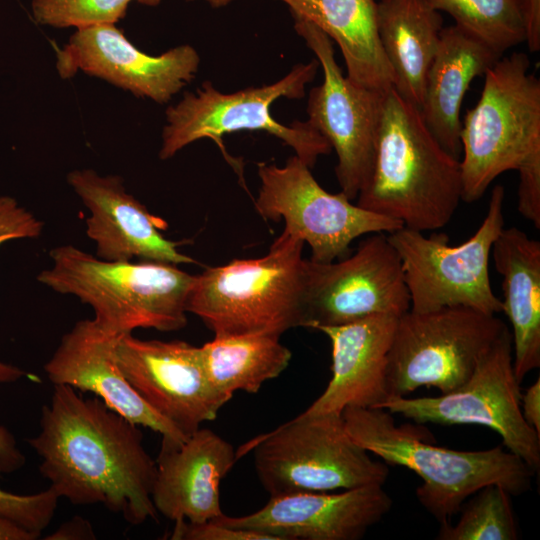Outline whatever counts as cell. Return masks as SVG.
Masks as SVG:
<instances>
[{
    "label": "cell",
    "instance_id": "obj_9",
    "mask_svg": "<svg viewBox=\"0 0 540 540\" xmlns=\"http://www.w3.org/2000/svg\"><path fill=\"white\" fill-rule=\"evenodd\" d=\"M504 200V187L496 185L484 220L460 245H450L445 233L425 236L407 227L387 235L401 260L411 311L464 306L492 315L502 312L491 287L489 259L504 228Z\"/></svg>",
    "mask_w": 540,
    "mask_h": 540
},
{
    "label": "cell",
    "instance_id": "obj_35",
    "mask_svg": "<svg viewBox=\"0 0 540 540\" xmlns=\"http://www.w3.org/2000/svg\"><path fill=\"white\" fill-rule=\"evenodd\" d=\"M523 9L527 37L526 42L531 52L540 50V0H520Z\"/></svg>",
    "mask_w": 540,
    "mask_h": 540
},
{
    "label": "cell",
    "instance_id": "obj_30",
    "mask_svg": "<svg viewBox=\"0 0 540 540\" xmlns=\"http://www.w3.org/2000/svg\"><path fill=\"white\" fill-rule=\"evenodd\" d=\"M59 499L50 486L31 495L13 494L0 487V518L14 523L38 539L50 524Z\"/></svg>",
    "mask_w": 540,
    "mask_h": 540
},
{
    "label": "cell",
    "instance_id": "obj_33",
    "mask_svg": "<svg viewBox=\"0 0 540 540\" xmlns=\"http://www.w3.org/2000/svg\"><path fill=\"white\" fill-rule=\"evenodd\" d=\"M519 213L540 229V160L531 161L519 170Z\"/></svg>",
    "mask_w": 540,
    "mask_h": 540
},
{
    "label": "cell",
    "instance_id": "obj_10",
    "mask_svg": "<svg viewBox=\"0 0 540 540\" xmlns=\"http://www.w3.org/2000/svg\"><path fill=\"white\" fill-rule=\"evenodd\" d=\"M506 327L496 315L464 306L409 309L398 317L388 353L389 398L406 397L420 387L441 394L458 389Z\"/></svg>",
    "mask_w": 540,
    "mask_h": 540
},
{
    "label": "cell",
    "instance_id": "obj_18",
    "mask_svg": "<svg viewBox=\"0 0 540 540\" xmlns=\"http://www.w3.org/2000/svg\"><path fill=\"white\" fill-rule=\"evenodd\" d=\"M67 182L89 210L86 234L96 244V256L106 261L196 263L181 253L178 242L165 238L167 227L139 200L128 193L117 175H100L93 169H76Z\"/></svg>",
    "mask_w": 540,
    "mask_h": 540
},
{
    "label": "cell",
    "instance_id": "obj_25",
    "mask_svg": "<svg viewBox=\"0 0 540 540\" xmlns=\"http://www.w3.org/2000/svg\"><path fill=\"white\" fill-rule=\"evenodd\" d=\"M443 19L426 0H381L377 28L396 91L420 109L428 69L438 48Z\"/></svg>",
    "mask_w": 540,
    "mask_h": 540
},
{
    "label": "cell",
    "instance_id": "obj_14",
    "mask_svg": "<svg viewBox=\"0 0 540 540\" xmlns=\"http://www.w3.org/2000/svg\"><path fill=\"white\" fill-rule=\"evenodd\" d=\"M409 309L400 257L383 233L366 237L342 259L305 260V328L318 330L375 314L400 317Z\"/></svg>",
    "mask_w": 540,
    "mask_h": 540
},
{
    "label": "cell",
    "instance_id": "obj_36",
    "mask_svg": "<svg viewBox=\"0 0 540 540\" xmlns=\"http://www.w3.org/2000/svg\"><path fill=\"white\" fill-rule=\"evenodd\" d=\"M521 411L526 422L540 435V378L521 394Z\"/></svg>",
    "mask_w": 540,
    "mask_h": 540
},
{
    "label": "cell",
    "instance_id": "obj_34",
    "mask_svg": "<svg viewBox=\"0 0 540 540\" xmlns=\"http://www.w3.org/2000/svg\"><path fill=\"white\" fill-rule=\"evenodd\" d=\"M25 461V456L17 447L13 434L6 427L0 425L1 473L15 472L25 464Z\"/></svg>",
    "mask_w": 540,
    "mask_h": 540
},
{
    "label": "cell",
    "instance_id": "obj_4",
    "mask_svg": "<svg viewBox=\"0 0 540 540\" xmlns=\"http://www.w3.org/2000/svg\"><path fill=\"white\" fill-rule=\"evenodd\" d=\"M49 255L52 266L37 280L91 306L93 320L104 332L118 337L137 328L176 331L186 326L194 275L175 264L106 261L71 244L57 246Z\"/></svg>",
    "mask_w": 540,
    "mask_h": 540
},
{
    "label": "cell",
    "instance_id": "obj_11",
    "mask_svg": "<svg viewBox=\"0 0 540 540\" xmlns=\"http://www.w3.org/2000/svg\"><path fill=\"white\" fill-rule=\"evenodd\" d=\"M310 169L296 155L283 166L259 163L260 187L254 205L264 219H283V231L309 245L312 261L342 259L355 239L404 227L398 220L352 204L341 192L329 193Z\"/></svg>",
    "mask_w": 540,
    "mask_h": 540
},
{
    "label": "cell",
    "instance_id": "obj_8",
    "mask_svg": "<svg viewBox=\"0 0 540 540\" xmlns=\"http://www.w3.org/2000/svg\"><path fill=\"white\" fill-rule=\"evenodd\" d=\"M319 66L318 60L297 64L280 80L260 87L223 93L205 81L195 92L168 107L162 131L159 158L170 159L187 145L208 138L216 143L224 157L223 137L239 131H264L290 146L295 155L312 168L318 157L331 152L329 142L307 121L285 125L271 115V105L281 97L300 99Z\"/></svg>",
    "mask_w": 540,
    "mask_h": 540
},
{
    "label": "cell",
    "instance_id": "obj_13",
    "mask_svg": "<svg viewBox=\"0 0 540 540\" xmlns=\"http://www.w3.org/2000/svg\"><path fill=\"white\" fill-rule=\"evenodd\" d=\"M296 32L314 52L323 82L310 90L306 120L334 148L336 177L349 200L368 181L375 158L384 94L355 84L337 64L331 39L311 22L293 16Z\"/></svg>",
    "mask_w": 540,
    "mask_h": 540
},
{
    "label": "cell",
    "instance_id": "obj_38",
    "mask_svg": "<svg viewBox=\"0 0 540 540\" xmlns=\"http://www.w3.org/2000/svg\"><path fill=\"white\" fill-rule=\"evenodd\" d=\"M33 534L23 530L14 523L0 518V540H35Z\"/></svg>",
    "mask_w": 540,
    "mask_h": 540
},
{
    "label": "cell",
    "instance_id": "obj_37",
    "mask_svg": "<svg viewBox=\"0 0 540 540\" xmlns=\"http://www.w3.org/2000/svg\"><path fill=\"white\" fill-rule=\"evenodd\" d=\"M47 539H95V534L91 524L87 520L81 517H75L62 524Z\"/></svg>",
    "mask_w": 540,
    "mask_h": 540
},
{
    "label": "cell",
    "instance_id": "obj_7",
    "mask_svg": "<svg viewBox=\"0 0 540 540\" xmlns=\"http://www.w3.org/2000/svg\"><path fill=\"white\" fill-rule=\"evenodd\" d=\"M253 453L257 477L270 496L384 485L385 462L372 459L346 431L342 414H299L236 450Z\"/></svg>",
    "mask_w": 540,
    "mask_h": 540
},
{
    "label": "cell",
    "instance_id": "obj_39",
    "mask_svg": "<svg viewBox=\"0 0 540 540\" xmlns=\"http://www.w3.org/2000/svg\"><path fill=\"white\" fill-rule=\"evenodd\" d=\"M209 3L212 7H222L229 3H231L233 0H203Z\"/></svg>",
    "mask_w": 540,
    "mask_h": 540
},
{
    "label": "cell",
    "instance_id": "obj_16",
    "mask_svg": "<svg viewBox=\"0 0 540 540\" xmlns=\"http://www.w3.org/2000/svg\"><path fill=\"white\" fill-rule=\"evenodd\" d=\"M56 55L62 78L83 72L160 104L191 82L200 64L197 50L189 44L149 55L130 42L116 24L75 30Z\"/></svg>",
    "mask_w": 540,
    "mask_h": 540
},
{
    "label": "cell",
    "instance_id": "obj_21",
    "mask_svg": "<svg viewBox=\"0 0 540 540\" xmlns=\"http://www.w3.org/2000/svg\"><path fill=\"white\" fill-rule=\"evenodd\" d=\"M398 317L375 314L320 327L331 342L332 377L323 393L302 413L342 414L346 407L380 408L388 400V353Z\"/></svg>",
    "mask_w": 540,
    "mask_h": 540
},
{
    "label": "cell",
    "instance_id": "obj_22",
    "mask_svg": "<svg viewBox=\"0 0 540 540\" xmlns=\"http://www.w3.org/2000/svg\"><path fill=\"white\" fill-rule=\"evenodd\" d=\"M500 58L456 25L441 31L419 110L435 139L457 159L462 151L460 110L466 91Z\"/></svg>",
    "mask_w": 540,
    "mask_h": 540
},
{
    "label": "cell",
    "instance_id": "obj_6",
    "mask_svg": "<svg viewBox=\"0 0 540 540\" xmlns=\"http://www.w3.org/2000/svg\"><path fill=\"white\" fill-rule=\"evenodd\" d=\"M523 52L498 59L467 111L460 142L462 200L477 201L500 174L540 159V80Z\"/></svg>",
    "mask_w": 540,
    "mask_h": 540
},
{
    "label": "cell",
    "instance_id": "obj_32",
    "mask_svg": "<svg viewBox=\"0 0 540 540\" xmlns=\"http://www.w3.org/2000/svg\"><path fill=\"white\" fill-rule=\"evenodd\" d=\"M172 540H277L263 532L235 528L215 520L191 523L186 520L174 522L170 534Z\"/></svg>",
    "mask_w": 540,
    "mask_h": 540
},
{
    "label": "cell",
    "instance_id": "obj_5",
    "mask_svg": "<svg viewBox=\"0 0 540 540\" xmlns=\"http://www.w3.org/2000/svg\"><path fill=\"white\" fill-rule=\"evenodd\" d=\"M304 242L282 231L260 258L235 259L194 275L186 311L214 336L280 337L303 327Z\"/></svg>",
    "mask_w": 540,
    "mask_h": 540
},
{
    "label": "cell",
    "instance_id": "obj_26",
    "mask_svg": "<svg viewBox=\"0 0 540 540\" xmlns=\"http://www.w3.org/2000/svg\"><path fill=\"white\" fill-rule=\"evenodd\" d=\"M209 381L233 397L235 391L257 393L289 365L291 351L274 335L214 336L200 347Z\"/></svg>",
    "mask_w": 540,
    "mask_h": 540
},
{
    "label": "cell",
    "instance_id": "obj_31",
    "mask_svg": "<svg viewBox=\"0 0 540 540\" xmlns=\"http://www.w3.org/2000/svg\"><path fill=\"white\" fill-rule=\"evenodd\" d=\"M43 222L18 202L0 195V245L14 239H35L43 231ZM25 376L20 368L0 361V384H9Z\"/></svg>",
    "mask_w": 540,
    "mask_h": 540
},
{
    "label": "cell",
    "instance_id": "obj_17",
    "mask_svg": "<svg viewBox=\"0 0 540 540\" xmlns=\"http://www.w3.org/2000/svg\"><path fill=\"white\" fill-rule=\"evenodd\" d=\"M392 505L383 485H366L340 492L302 491L270 496L261 509L251 514H222L213 520L263 532L277 540H359Z\"/></svg>",
    "mask_w": 540,
    "mask_h": 540
},
{
    "label": "cell",
    "instance_id": "obj_28",
    "mask_svg": "<svg viewBox=\"0 0 540 540\" xmlns=\"http://www.w3.org/2000/svg\"><path fill=\"white\" fill-rule=\"evenodd\" d=\"M455 525L441 524L439 540H516L519 538L511 494L498 484L482 487Z\"/></svg>",
    "mask_w": 540,
    "mask_h": 540
},
{
    "label": "cell",
    "instance_id": "obj_29",
    "mask_svg": "<svg viewBox=\"0 0 540 540\" xmlns=\"http://www.w3.org/2000/svg\"><path fill=\"white\" fill-rule=\"evenodd\" d=\"M135 0H32V16L40 25L85 29L116 24Z\"/></svg>",
    "mask_w": 540,
    "mask_h": 540
},
{
    "label": "cell",
    "instance_id": "obj_27",
    "mask_svg": "<svg viewBox=\"0 0 540 540\" xmlns=\"http://www.w3.org/2000/svg\"><path fill=\"white\" fill-rule=\"evenodd\" d=\"M426 1L437 11L448 13L459 29L499 57L526 41V23L520 0Z\"/></svg>",
    "mask_w": 540,
    "mask_h": 540
},
{
    "label": "cell",
    "instance_id": "obj_12",
    "mask_svg": "<svg viewBox=\"0 0 540 540\" xmlns=\"http://www.w3.org/2000/svg\"><path fill=\"white\" fill-rule=\"evenodd\" d=\"M520 384L513 369L512 336L506 327L458 389L435 397H390L380 408L417 424L488 427L500 435L508 451L536 472L540 435L523 417Z\"/></svg>",
    "mask_w": 540,
    "mask_h": 540
},
{
    "label": "cell",
    "instance_id": "obj_15",
    "mask_svg": "<svg viewBox=\"0 0 540 540\" xmlns=\"http://www.w3.org/2000/svg\"><path fill=\"white\" fill-rule=\"evenodd\" d=\"M113 354L143 401L186 437L232 399L212 385L200 347L188 342L141 340L130 333L116 337Z\"/></svg>",
    "mask_w": 540,
    "mask_h": 540
},
{
    "label": "cell",
    "instance_id": "obj_2",
    "mask_svg": "<svg viewBox=\"0 0 540 540\" xmlns=\"http://www.w3.org/2000/svg\"><path fill=\"white\" fill-rule=\"evenodd\" d=\"M357 198L358 206L422 232L447 225L462 200L459 159L394 87L384 94L372 172Z\"/></svg>",
    "mask_w": 540,
    "mask_h": 540
},
{
    "label": "cell",
    "instance_id": "obj_24",
    "mask_svg": "<svg viewBox=\"0 0 540 540\" xmlns=\"http://www.w3.org/2000/svg\"><path fill=\"white\" fill-rule=\"evenodd\" d=\"M293 16L305 19L339 46L347 77L379 91L395 85L377 28L375 0H280Z\"/></svg>",
    "mask_w": 540,
    "mask_h": 540
},
{
    "label": "cell",
    "instance_id": "obj_3",
    "mask_svg": "<svg viewBox=\"0 0 540 540\" xmlns=\"http://www.w3.org/2000/svg\"><path fill=\"white\" fill-rule=\"evenodd\" d=\"M342 418L351 439L367 452L421 477L416 497L440 524L448 523L465 500L486 485L498 484L512 496L531 487L535 472L501 446L477 451L436 446L416 428L397 426L393 414L383 408L350 406Z\"/></svg>",
    "mask_w": 540,
    "mask_h": 540
},
{
    "label": "cell",
    "instance_id": "obj_19",
    "mask_svg": "<svg viewBox=\"0 0 540 540\" xmlns=\"http://www.w3.org/2000/svg\"><path fill=\"white\" fill-rule=\"evenodd\" d=\"M237 460L233 445L208 428L183 440L162 436L151 494L158 514L191 523L221 516L220 484Z\"/></svg>",
    "mask_w": 540,
    "mask_h": 540
},
{
    "label": "cell",
    "instance_id": "obj_23",
    "mask_svg": "<svg viewBox=\"0 0 540 540\" xmlns=\"http://www.w3.org/2000/svg\"><path fill=\"white\" fill-rule=\"evenodd\" d=\"M491 255L502 277V312L512 326L513 369L521 383L540 366V242L517 227L503 228Z\"/></svg>",
    "mask_w": 540,
    "mask_h": 540
},
{
    "label": "cell",
    "instance_id": "obj_40",
    "mask_svg": "<svg viewBox=\"0 0 540 540\" xmlns=\"http://www.w3.org/2000/svg\"><path fill=\"white\" fill-rule=\"evenodd\" d=\"M143 5H147V6H156L158 5L161 0H135Z\"/></svg>",
    "mask_w": 540,
    "mask_h": 540
},
{
    "label": "cell",
    "instance_id": "obj_20",
    "mask_svg": "<svg viewBox=\"0 0 540 540\" xmlns=\"http://www.w3.org/2000/svg\"><path fill=\"white\" fill-rule=\"evenodd\" d=\"M116 336L104 332L93 319L78 321L63 335L44 371L53 385H69L92 392L132 423L162 436L186 438L148 406L131 387L113 354Z\"/></svg>",
    "mask_w": 540,
    "mask_h": 540
},
{
    "label": "cell",
    "instance_id": "obj_1",
    "mask_svg": "<svg viewBox=\"0 0 540 540\" xmlns=\"http://www.w3.org/2000/svg\"><path fill=\"white\" fill-rule=\"evenodd\" d=\"M27 443L60 498L73 505L101 504L133 525L157 520L151 497L156 462L138 425L101 399L53 385L41 409L40 431Z\"/></svg>",
    "mask_w": 540,
    "mask_h": 540
}]
</instances>
